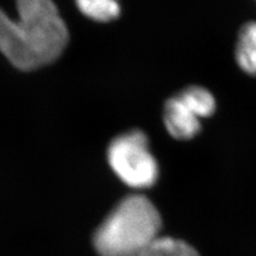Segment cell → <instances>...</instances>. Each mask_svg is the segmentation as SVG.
<instances>
[{
    "instance_id": "cell-2",
    "label": "cell",
    "mask_w": 256,
    "mask_h": 256,
    "mask_svg": "<svg viewBox=\"0 0 256 256\" xmlns=\"http://www.w3.org/2000/svg\"><path fill=\"white\" fill-rule=\"evenodd\" d=\"M162 216L140 194L121 200L94 234L98 256H140L160 238Z\"/></svg>"
},
{
    "instance_id": "cell-1",
    "label": "cell",
    "mask_w": 256,
    "mask_h": 256,
    "mask_svg": "<svg viewBox=\"0 0 256 256\" xmlns=\"http://www.w3.org/2000/svg\"><path fill=\"white\" fill-rule=\"evenodd\" d=\"M18 18L0 10V52L16 68L30 72L60 57L69 34L52 0H16Z\"/></svg>"
},
{
    "instance_id": "cell-3",
    "label": "cell",
    "mask_w": 256,
    "mask_h": 256,
    "mask_svg": "<svg viewBox=\"0 0 256 256\" xmlns=\"http://www.w3.org/2000/svg\"><path fill=\"white\" fill-rule=\"evenodd\" d=\"M107 156L114 174L130 188L144 190L158 180V162L142 130H130L115 138L108 147Z\"/></svg>"
},
{
    "instance_id": "cell-5",
    "label": "cell",
    "mask_w": 256,
    "mask_h": 256,
    "mask_svg": "<svg viewBox=\"0 0 256 256\" xmlns=\"http://www.w3.org/2000/svg\"><path fill=\"white\" fill-rule=\"evenodd\" d=\"M235 60L243 72L256 76V22H248L240 30Z\"/></svg>"
},
{
    "instance_id": "cell-6",
    "label": "cell",
    "mask_w": 256,
    "mask_h": 256,
    "mask_svg": "<svg viewBox=\"0 0 256 256\" xmlns=\"http://www.w3.org/2000/svg\"><path fill=\"white\" fill-rule=\"evenodd\" d=\"M200 119L214 115L216 112V98L209 89L202 86H188L177 94Z\"/></svg>"
},
{
    "instance_id": "cell-7",
    "label": "cell",
    "mask_w": 256,
    "mask_h": 256,
    "mask_svg": "<svg viewBox=\"0 0 256 256\" xmlns=\"http://www.w3.org/2000/svg\"><path fill=\"white\" fill-rule=\"evenodd\" d=\"M140 256H200V254L183 240L160 236Z\"/></svg>"
},
{
    "instance_id": "cell-4",
    "label": "cell",
    "mask_w": 256,
    "mask_h": 256,
    "mask_svg": "<svg viewBox=\"0 0 256 256\" xmlns=\"http://www.w3.org/2000/svg\"><path fill=\"white\" fill-rule=\"evenodd\" d=\"M162 120L168 134L177 140H191L202 130V119L176 94L164 104Z\"/></svg>"
},
{
    "instance_id": "cell-8",
    "label": "cell",
    "mask_w": 256,
    "mask_h": 256,
    "mask_svg": "<svg viewBox=\"0 0 256 256\" xmlns=\"http://www.w3.org/2000/svg\"><path fill=\"white\" fill-rule=\"evenodd\" d=\"M80 11L96 22H110L119 17V0H75Z\"/></svg>"
}]
</instances>
